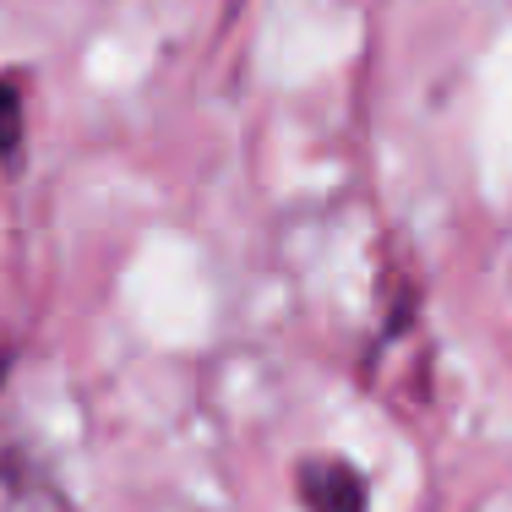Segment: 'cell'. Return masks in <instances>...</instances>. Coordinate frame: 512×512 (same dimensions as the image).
Masks as SVG:
<instances>
[{"label":"cell","instance_id":"1","mask_svg":"<svg viewBox=\"0 0 512 512\" xmlns=\"http://www.w3.org/2000/svg\"><path fill=\"white\" fill-rule=\"evenodd\" d=\"M0 512H82L66 480L0 425Z\"/></svg>","mask_w":512,"mask_h":512},{"label":"cell","instance_id":"2","mask_svg":"<svg viewBox=\"0 0 512 512\" xmlns=\"http://www.w3.org/2000/svg\"><path fill=\"white\" fill-rule=\"evenodd\" d=\"M295 502L306 512H371V480L344 453H306L295 463Z\"/></svg>","mask_w":512,"mask_h":512},{"label":"cell","instance_id":"3","mask_svg":"<svg viewBox=\"0 0 512 512\" xmlns=\"http://www.w3.org/2000/svg\"><path fill=\"white\" fill-rule=\"evenodd\" d=\"M28 71H0V169H17L28 153Z\"/></svg>","mask_w":512,"mask_h":512}]
</instances>
